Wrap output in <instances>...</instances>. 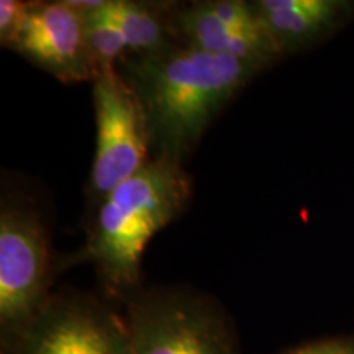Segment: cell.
I'll return each mask as SVG.
<instances>
[{
    "label": "cell",
    "mask_w": 354,
    "mask_h": 354,
    "mask_svg": "<svg viewBox=\"0 0 354 354\" xmlns=\"http://www.w3.org/2000/svg\"><path fill=\"white\" fill-rule=\"evenodd\" d=\"M107 12L122 30L128 56H151L179 44L172 26V2L107 0Z\"/></svg>",
    "instance_id": "obj_10"
},
{
    "label": "cell",
    "mask_w": 354,
    "mask_h": 354,
    "mask_svg": "<svg viewBox=\"0 0 354 354\" xmlns=\"http://www.w3.org/2000/svg\"><path fill=\"white\" fill-rule=\"evenodd\" d=\"M105 6L107 0H102L99 7L84 12L87 44L99 73L117 69L118 64L128 56L127 39Z\"/></svg>",
    "instance_id": "obj_11"
},
{
    "label": "cell",
    "mask_w": 354,
    "mask_h": 354,
    "mask_svg": "<svg viewBox=\"0 0 354 354\" xmlns=\"http://www.w3.org/2000/svg\"><path fill=\"white\" fill-rule=\"evenodd\" d=\"M12 51L63 84L99 77L86 35V17L71 0H33Z\"/></svg>",
    "instance_id": "obj_7"
},
{
    "label": "cell",
    "mask_w": 354,
    "mask_h": 354,
    "mask_svg": "<svg viewBox=\"0 0 354 354\" xmlns=\"http://www.w3.org/2000/svg\"><path fill=\"white\" fill-rule=\"evenodd\" d=\"M171 17L177 41L183 46L246 61L263 71L282 59L263 26L241 30L223 24L210 10L207 0L190 3L172 2Z\"/></svg>",
    "instance_id": "obj_9"
},
{
    "label": "cell",
    "mask_w": 354,
    "mask_h": 354,
    "mask_svg": "<svg viewBox=\"0 0 354 354\" xmlns=\"http://www.w3.org/2000/svg\"><path fill=\"white\" fill-rule=\"evenodd\" d=\"M32 3V0H2L0 2V44L7 50H12L13 43L19 38Z\"/></svg>",
    "instance_id": "obj_12"
},
{
    "label": "cell",
    "mask_w": 354,
    "mask_h": 354,
    "mask_svg": "<svg viewBox=\"0 0 354 354\" xmlns=\"http://www.w3.org/2000/svg\"><path fill=\"white\" fill-rule=\"evenodd\" d=\"M131 354H241L223 308L184 287H154L128 304Z\"/></svg>",
    "instance_id": "obj_3"
},
{
    "label": "cell",
    "mask_w": 354,
    "mask_h": 354,
    "mask_svg": "<svg viewBox=\"0 0 354 354\" xmlns=\"http://www.w3.org/2000/svg\"><path fill=\"white\" fill-rule=\"evenodd\" d=\"M95 153L87 196L97 205L151 161V143L138 97L120 71L110 69L92 82Z\"/></svg>",
    "instance_id": "obj_6"
},
{
    "label": "cell",
    "mask_w": 354,
    "mask_h": 354,
    "mask_svg": "<svg viewBox=\"0 0 354 354\" xmlns=\"http://www.w3.org/2000/svg\"><path fill=\"white\" fill-rule=\"evenodd\" d=\"M53 264L51 243L32 203L2 192L0 202V343H10L46 304Z\"/></svg>",
    "instance_id": "obj_4"
},
{
    "label": "cell",
    "mask_w": 354,
    "mask_h": 354,
    "mask_svg": "<svg viewBox=\"0 0 354 354\" xmlns=\"http://www.w3.org/2000/svg\"><path fill=\"white\" fill-rule=\"evenodd\" d=\"M192 179L184 165L151 158L95 205L86 240L63 268L92 264L110 290L136 294L148 243L187 209Z\"/></svg>",
    "instance_id": "obj_2"
},
{
    "label": "cell",
    "mask_w": 354,
    "mask_h": 354,
    "mask_svg": "<svg viewBox=\"0 0 354 354\" xmlns=\"http://www.w3.org/2000/svg\"><path fill=\"white\" fill-rule=\"evenodd\" d=\"M118 71L138 97L153 158L184 165L215 117L254 76L258 66L196 48L127 56Z\"/></svg>",
    "instance_id": "obj_1"
},
{
    "label": "cell",
    "mask_w": 354,
    "mask_h": 354,
    "mask_svg": "<svg viewBox=\"0 0 354 354\" xmlns=\"http://www.w3.org/2000/svg\"><path fill=\"white\" fill-rule=\"evenodd\" d=\"M284 354H354V338H328L297 346Z\"/></svg>",
    "instance_id": "obj_13"
},
{
    "label": "cell",
    "mask_w": 354,
    "mask_h": 354,
    "mask_svg": "<svg viewBox=\"0 0 354 354\" xmlns=\"http://www.w3.org/2000/svg\"><path fill=\"white\" fill-rule=\"evenodd\" d=\"M251 6L281 57L325 41L354 13L349 0H254Z\"/></svg>",
    "instance_id": "obj_8"
},
{
    "label": "cell",
    "mask_w": 354,
    "mask_h": 354,
    "mask_svg": "<svg viewBox=\"0 0 354 354\" xmlns=\"http://www.w3.org/2000/svg\"><path fill=\"white\" fill-rule=\"evenodd\" d=\"M2 354H131L130 325L92 295L53 292Z\"/></svg>",
    "instance_id": "obj_5"
}]
</instances>
